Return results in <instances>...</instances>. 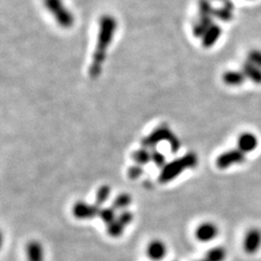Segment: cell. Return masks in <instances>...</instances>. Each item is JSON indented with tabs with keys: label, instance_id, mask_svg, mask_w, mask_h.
Here are the masks:
<instances>
[{
	"label": "cell",
	"instance_id": "1",
	"mask_svg": "<svg viewBox=\"0 0 261 261\" xmlns=\"http://www.w3.org/2000/svg\"><path fill=\"white\" fill-rule=\"evenodd\" d=\"M198 158L196 153H188L181 158L176 159L167 164L161 171V174L159 176V182L168 183L179 176L188 168H196Z\"/></svg>",
	"mask_w": 261,
	"mask_h": 261
},
{
	"label": "cell",
	"instance_id": "2",
	"mask_svg": "<svg viewBox=\"0 0 261 261\" xmlns=\"http://www.w3.org/2000/svg\"><path fill=\"white\" fill-rule=\"evenodd\" d=\"M177 138L173 135V133L168 129V127H160L158 129L152 132L149 136L141 140V144L143 148L150 149L154 148L162 141H168V144L172 143Z\"/></svg>",
	"mask_w": 261,
	"mask_h": 261
},
{
	"label": "cell",
	"instance_id": "3",
	"mask_svg": "<svg viewBox=\"0 0 261 261\" xmlns=\"http://www.w3.org/2000/svg\"><path fill=\"white\" fill-rule=\"evenodd\" d=\"M245 153H243L241 150L232 149L221 154L217 159L216 163L218 168L225 169L236 164H241L245 162Z\"/></svg>",
	"mask_w": 261,
	"mask_h": 261
},
{
	"label": "cell",
	"instance_id": "4",
	"mask_svg": "<svg viewBox=\"0 0 261 261\" xmlns=\"http://www.w3.org/2000/svg\"><path fill=\"white\" fill-rule=\"evenodd\" d=\"M100 206L95 204H87L83 201L76 202L73 207V214L76 219L89 220L99 216Z\"/></svg>",
	"mask_w": 261,
	"mask_h": 261
},
{
	"label": "cell",
	"instance_id": "5",
	"mask_svg": "<svg viewBox=\"0 0 261 261\" xmlns=\"http://www.w3.org/2000/svg\"><path fill=\"white\" fill-rule=\"evenodd\" d=\"M261 246L260 230L256 228L250 229L244 239V249L248 253H254L257 252Z\"/></svg>",
	"mask_w": 261,
	"mask_h": 261
},
{
	"label": "cell",
	"instance_id": "6",
	"mask_svg": "<svg viewBox=\"0 0 261 261\" xmlns=\"http://www.w3.org/2000/svg\"><path fill=\"white\" fill-rule=\"evenodd\" d=\"M146 253L152 261L163 260L167 255V246L161 240H153L147 246Z\"/></svg>",
	"mask_w": 261,
	"mask_h": 261
},
{
	"label": "cell",
	"instance_id": "7",
	"mask_svg": "<svg viewBox=\"0 0 261 261\" xmlns=\"http://www.w3.org/2000/svg\"><path fill=\"white\" fill-rule=\"evenodd\" d=\"M258 140L257 138L252 133H244L239 136L237 140L238 149L241 150L243 153H250L257 147Z\"/></svg>",
	"mask_w": 261,
	"mask_h": 261
},
{
	"label": "cell",
	"instance_id": "8",
	"mask_svg": "<svg viewBox=\"0 0 261 261\" xmlns=\"http://www.w3.org/2000/svg\"><path fill=\"white\" fill-rule=\"evenodd\" d=\"M218 234V227L212 223L200 224L196 230V238L201 242L212 241Z\"/></svg>",
	"mask_w": 261,
	"mask_h": 261
},
{
	"label": "cell",
	"instance_id": "9",
	"mask_svg": "<svg viewBox=\"0 0 261 261\" xmlns=\"http://www.w3.org/2000/svg\"><path fill=\"white\" fill-rule=\"evenodd\" d=\"M28 261H44V249L41 243L30 241L27 246Z\"/></svg>",
	"mask_w": 261,
	"mask_h": 261
},
{
	"label": "cell",
	"instance_id": "10",
	"mask_svg": "<svg viewBox=\"0 0 261 261\" xmlns=\"http://www.w3.org/2000/svg\"><path fill=\"white\" fill-rule=\"evenodd\" d=\"M243 73L254 84H261V68L251 62L246 63L243 68Z\"/></svg>",
	"mask_w": 261,
	"mask_h": 261
},
{
	"label": "cell",
	"instance_id": "11",
	"mask_svg": "<svg viewBox=\"0 0 261 261\" xmlns=\"http://www.w3.org/2000/svg\"><path fill=\"white\" fill-rule=\"evenodd\" d=\"M245 76L246 75L241 72L229 71V72L224 73V75H223V81H224V84H227V85L236 86V85H240L244 83Z\"/></svg>",
	"mask_w": 261,
	"mask_h": 261
},
{
	"label": "cell",
	"instance_id": "12",
	"mask_svg": "<svg viewBox=\"0 0 261 261\" xmlns=\"http://www.w3.org/2000/svg\"><path fill=\"white\" fill-rule=\"evenodd\" d=\"M132 159L137 165L144 166L152 161V156L149 149L141 148V149L136 150L132 154Z\"/></svg>",
	"mask_w": 261,
	"mask_h": 261
},
{
	"label": "cell",
	"instance_id": "13",
	"mask_svg": "<svg viewBox=\"0 0 261 261\" xmlns=\"http://www.w3.org/2000/svg\"><path fill=\"white\" fill-rule=\"evenodd\" d=\"M130 201H132V197L128 194H121L114 198L112 202V208L115 211L116 210L124 211L128 206L130 205Z\"/></svg>",
	"mask_w": 261,
	"mask_h": 261
},
{
	"label": "cell",
	"instance_id": "14",
	"mask_svg": "<svg viewBox=\"0 0 261 261\" xmlns=\"http://www.w3.org/2000/svg\"><path fill=\"white\" fill-rule=\"evenodd\" d=\"M225 254H226V252L223 248L216 247L207 252L205 259L207 261H224L225 258Z\"/></svg>",
	"mask_w": 261,
	"mask_h": 261
},
{
	"label": "cell",
	"instance_id": "15",
	"mask_svg": "<svg viewBox=\"0 0 261 261\" xmlns=\"http://www.w3.org/2000/svg\"><path fill=\"white\" fill-rule=\"evenodd\" d=\"M124 228H125V226L116 218L115 221H113L112 223L107 225V232L110 236L117 238V237L121 236L124 231Z\"/></svg>",
	"mask_w": 261,
	"mask_h": 261
},
{
	"label": "cell",
	"instance_id": "16",
	"mask_svg": "<svg viewBox=\"0 0 261 261\" xmlns=\"http://www.w3.org/2000/svg\"><path fill=\"white\" fill-rule=\"evenodd\" d=\"M111 196V188L107 185L100 187L96 194V204L101 206Z\"/></svg>",
	"mask_w": 261,
	"mask_h": 261
},
{
	"label": "cell",
	"instance_id": "17",
	"mask_svg": "<svg viewBox=\"0 0 261 261\" xmlns=\"http://www.w3.org/2000/svg\"><path fill=\"white\" fill-rule=\"evenodd\" d=\"M99 217L101 218V220L103 221L105 224H110L113 221L116 220V215H115V210L113 208H103L100 210Z\"/></svg>",
	"mask_w": 261,
	"mask_h": 261
},
{
	"label": "cell",
	"instance_id": "18",
	"mask_svg": "<svg viewBox=\"0 0 261 261\" xmlns=\"http://www.w3.org/2000/svg\"><path fill=\"white\" fill-rule=\"evenodd\" d=\"M151 156H152V162L159 168H164L167 165L166 164V157L163 153L155 150V151L151 152Z\"/></svg>",
	"mask_w": 261,
	"mask_h": 261
},
{
	"label": "cell",
	"instance_id": "19",
	"mask_svg": "<svg viewBox=\"0 0 261 261\" xmlns=\"http://www.w3.org/2000/svg\"><path fill=\"white\" fill-rule=\"evenodd\" d=\"M143 174V168L142 166L140 165H135L133 167H130L128 170V176L133 180H136L138 178H140Z\"/></svg>",
	"mask_w": 261,
	"mask_h": 261
},
{
	"label": "cell",
	"instance_id": "20",
	"mask_svg": "<svg viewBox=\"0 0 261 261\" xmlns=\"http://www.w3.org/2000/svg\"><path fill=\"white\" fill-rule=\"evenodd\" d=\"M133 218H134L133 214H132L130 212H129V211H127V210L122 211L121 213L117 216V220H118L124 226H126V225L130 224L132 221H133Z\"/></svg>",
	"mask_w": 261,
	"mask_h": 261
},
{
	"label": "cell",
	"instance_id": "21",
	"mask_svg": "<svg viewBox=\"0 0 261 261\" xmlns=\"http://www.w3.org/2000/svg\"><path fill=\"white\" fill-rule=\"evenodd\" d=\"M250 62L261 68L260 51H252L250 54Z\"/></svg>",
	"mask_w": 261,
	"mask_h": 261
},
{
	"label": "cell",
	"instance_id": "22",
	"mask_svg": "<svg viewBox=\"0 0 261 261\" xmlns=\"http://www.w3.org/2000/svg\"><path fill=\"white\" fill-rule=\"evenodd\" d=\"M197 261H207V260H206L205 258H204V259H201V260H197Z\"/></svg>",
	"mask_w": 261,
	"mask_h": 261
}]
</instances>
